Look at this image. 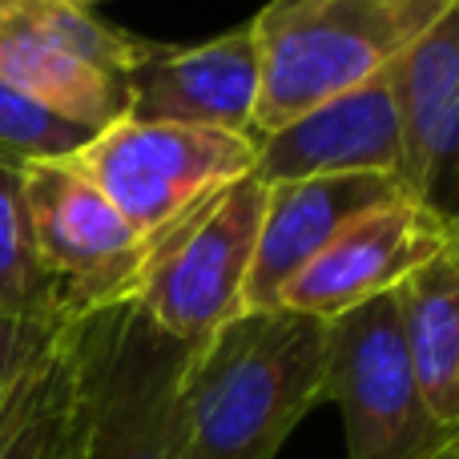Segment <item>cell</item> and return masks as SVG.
Masks as SVG:
<instances>
[{
    "mask_svg": "<svg viewBox=\"0 0 459 459\" xmlns=\"http://www.w3.org/2000/svg\"><path fill=\"white\" fill-rule=\"evenodd\" d=\"M326 318L242 310L194 347L182 379V459H274L326 399Z\"/></svg>",
    "mask_w": 459,
    "mask_h": 459,
    "instance_id": "6da1fadb",
    "label": "cell"
},
{
    "mask_svg": "<svg viewBox=\"0 0 459 459\" xmlns=\"http://www.w3.org/2000/svg\"><path fill=\"white\" fill-rule=\"evenodd\" d=\"M455 0H270L250 21L258 40L254 134L391 73Z\"/></svg>",
    "mask_w": 459,
    "mask_h": 459,
    "instance_id": "7a4b0ae2",
    "label": "cell"
},
{
    "mask_svg": "<svg viewBox=\"0 0 459 459\" xmlns=\"http://www.w3.org/2000/svg\"><path fill=\"white\" fill-rule=\"evenodd\" d=\"M77 407L69 459H182V379L198 342L134 299L73 318Z\"/></svg>",
    "mask_w": 459,
    "mask_h": 459,
    "instance_id": "3957f363",
    "label": "cell"
},
{
    "mask_svg": "<svg viewBox=\"0 0 459 459\" xmlns=\"http://www.w3.org/2000/svg\"><path fill=\"white\" fill-rule=\"evenodd\" d=\"M266 182L238 178L150 238L134 302L166 334L202 342L246 310Z\"/></svg>",
    "mask_w": 459,
    "mask_h": 459,
    "instance_id": "277c9868",
    "label": "cell"
},
{
    "mask_svg": "<svg viewBox=\"0 0 459 459\" xmlns=\"http://www.w3.org/2000/svg\"><path fill=\"white\" fill-rule=\"evenodd\" d=\"M150 45L69 0H0V81L97 134L129 113V69Z\"/></svg>",
    "mask_w": 459,
    "mask_h": 459,
    "instance_id": "5b68a950",
    "label": "cell"
},
{
    "mask_svg": "<svg viewBox=\"0 0 459 459\" xmlns=\"http://www.w3.org/2000/svg\"><path fill=\"white\" fill-rule=\"evenodd\" d=\"M150 242L254 169V137L121 117L69 158Z\"/></svg>",
    "mask_w": 459,
    "mask_h": 459,
    "instance_id": "8992f818",
    "label": "cell"
},
{
    "mask_svg": "<svg viewBox=\"0 0 459 459\" xmlns=\"http://www.w3.org/2000/svg\"><path fill=\"white\" fill-rule=\"evenodd\" d=\"M326 399L347 428V459H431L455 431L431 415L411 359L395 290L331 318Z\"/></svg>",
    "mask_w": 459,
    "mask_h": 459,
    "instance_id": "52a82bcc",
    "label": "cell"
},
{
    "mask_svg": "<svg viewBox=\"0 0 459 459\" xmlns=\"http://www.w3.org/2000/svg\"><path fill=\"white\" fill-rule=\"evenodd\" d=\"M32 238L65 318H81L137 294L150 242L73 161L24 166Z\"/></svg>",
    "mask_w": 459,
    "mask_h": 459,
    "instance_id": "ba28073f",
    "label": "cell"
},
{
    "mask_svg": "<svg viewBox=\"0 0 459 459\" xmlns=\"http://www.w3.org/2000/svg\"><path fill=\"white\" fill-rule=\"evenodd\" d=\"M452 238V226L431 214L423 202H415L411 194H395L391 202L342 226L278 290L274 307L331 323V318L347 315V310L363 307L379 294L399 290Z\"/></svg>",
    "mask_w": 459,
    "mask_h": 459,
    "instance_id": "9c48e42d",
    "label": "cell"
},
{
    "mask_svg": "<svg viewBox=\"0 0 459 459\" xmlns=\"http://www.w3.org/2000/svg\"><path fill=\"white\" fill-rule=\"evenodd\" d=\"M258 40L254 29H230L206 45H158L129 69L134 121L198 126L254 137L258 109Z\"/></svg>",
    "mask_w": 459,
    "mask_h": 459,
    "instance_id": "30bf717a",
    "label": "cell"
},
{
    "mask_svg": "<svg viewBox=\"0 0 459 459\" xmlns=\"http://www.w3.org/2000/svg\"><path fill=\"white\" fill-rule=\"evenodd\" d=\"M403 126L391 73L339 93L286 126L254 134V169L266 186L334 174H399Z\"/></svg>",
    "mask_w": 459,
    "mask_h": 459,
    "instance_id": "8fae6325",
    "label": "cell"
},
{
    "mask_svg": "<svg viewBox=\"0 0 459 459\" xmlns=\"http://www.w3.org/2000/svg\"><path fill=\"white\" fill-rule=\"evenodd\" d=\"M403 126L399 186L459 238V0L391 69Z\"/></svg>",
    "mask_w": 459,
    "mask_h": 459,
    "instance_id": "7c38bea8",
    "label": "cell"
},
{
    "mask_svg": "<svg viewBox=\"0 0 459 459\" xmlns=\"http://www.w3.org/2000/svg\"><path fill=\"white\" fill-rule=\"evenodd\" d=\"M403 194L395 174H334L266 186L254 266L246 282V310H266L278 290L359 214Z\"/></svg>",
    "mask_w": 459,
    "mask_h": 459,
    "instance_id": "4fadbf2b",
    "label": "cell"
},
{
    "mask_svg": "<svg viewBox=\"0 0 459 459\" xmlns=\"http://www.w3.org/2000/svg\"><path fill=\"white\" fill-rule=\"evenodd\" d=\"M395 299L415 383L431 415L459 431V238L423 262Z\"/></svg>",
    "mask_w": 459,
    "mask_h": 459,
    "instance_id": "5bb4252c",
    "label": "cell"
},
{
    "mask_svg": "<svg viewBox=\"0 0 459 459\" xmlns=\"http://www.w3.org/2000/svg\"><path fill=\"white\" fill-rule=\"evenodd\" d=\"M77 407L73 323L56 342L0 391V459H69Z\"/></svg>",
    "mask_w": 459,
    "mask_h": 459,
    "instance_id": "9a60e30c",
    "label": "cell"
},
{
    "mask_svg": "<svg viewBox=\"0 0 459 459\" xmlns=\"http://www.w3.org/2000/svg\"><path fill=\"white\" fill-rule=\"evenodd\" d=\"M0 318L69 323L61 315V302H56L45 266H40L29 202H24V178L8 161H0Z\"/></svg>",
    "mask_w": 459,
    "mask_h": 459,
    "instance_id": "2e32d148",
    "label": "cell"
},
{
    "mask_svg": "<svg viewBox=\"0 0 459 459\" xmlns=\"http://www.w3.org/2000/svg\"><path fill=\"white\" fill-rule=\"evenodd\" d=\"M97 137V129H85L61 113L45 109L29 93L0 81V161L24 169L40 161H69Z\"/></svg>",
    "mask_w": 459,
    "mask_h": 459,
    "instance_id": "e0dca14e",
    "label": "cell"
},
{
    "mask_svg": "<svg viewBox=\"0 0 459 459\" xmlns=\"http://www.w3.org/2000/svg\"><path fill=\"white\" fill-rule=\"evenodd\" d=\"M69 323H53V318H0V391L13 379H21L53 347L56 334Z\"/></svg>",
    "mask_w": 459,
    "mask_h": 459,
    "instance_id": "ac0fdd59",
    "label": "cell"
},
{
    "mask_svg": "<svg viewBox=\"0 0 459 459\" xmlns=\"http://www.w3.org/2000/svg\"><path fill=\"white\" fill-rule=\"evenodd\" d=\"M431 459H459V431H455V436H452V439H447V444H444V447H439V452H436V455H431Z\"/></svg>",
    "mask_w": 459,
    "mask_h": 459,
    "instance_id": "d6986e66",
    "label": "cell"
},
{
    "mask_svg": "<svg viewBox=\"0 0 459 459\" xmlns=\"http://www.w3.org/2000/svg\"><path fill=\"white\" fill-rule=\"evenodd\" d=\"M69 4H77V8H89V13H93L97 4H109V0H69Z\"/></svg>",
    "mask_w": 459,
    "mask_h": 459,
    "instance_id": "ffe728a7",
    "label": "cell"
}]
</instances>
